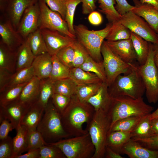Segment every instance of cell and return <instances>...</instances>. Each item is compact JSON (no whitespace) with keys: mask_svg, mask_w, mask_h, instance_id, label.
Returning <instances> with one entry per match:
<instances>
[{"mask_svg":"<svg viewBox=\"0 0 158 158\" xmlns=\"http://www.w3.org/2000/svg\"><path fill=\"white\" fill-rule=\"evenodd\" d=\"M93 107L88 103H83L74 96L68 104L61 114L63 126L71 137L79 136L88 133L82 125L92 119L95 112Z\"/></svg>","mask_w":158,"mask_h":158,"instance_id":"obj_1","label":"cell"},{"mask_svg":"<svg viewBox=\"0 0 158 158\" xmlns=\"http://www.w3.org/2000/svg\"><path fill=\"white\" fill-rule=\"evenodd\" d=\"M153 109V107L145 103L142 97L134 99L126 96H121L111 97L106 112L111 120V128L118 120L132 116H144L151 114Z\"/></svg>","mask_w":158,"mask_h":158,"instance_id":"obj_2","label":"cell"},{"mask_svg":"<svg viewBox=\"0 0 158 158\" xmlns=\"http://www.w3.org/2000/svg\"><path fill=\"white\" fill-rule=\"evenodd\" d=\"M131 71L126 74L118 75L113 83L108 87L110 96L115 97L126 96L134 99L142 97L145 87L138 66L134 63H129Z\"/></svg>","mask_w":158,"mask_h":158,"instance_id":"obj_3","label":"cell"},{"mask_svg":"<svg viewBox=\"0 0 158 158\" xmlns=\"http://www.w3.org/2000/svg\"><path fill=\"white\" fill-rule=\"evenodd\" d=\"M37 129L47 144L71 137L64 130L60 114L53 104L51 98L45 108Z\"/></svg>","mask_w":158,"mask_h":158,"instance_id":"obj_4","label":"cell"},{"mask_svg":"<svg viewBox=\"0 0 158 158\" xmlns=\"http://www.w3.org/2000/svg\"><path fill=\"white\" fill-rule=\"evenodd\" d=\"M111 126L110 118L107 112L102 109L95 111L92 119L87 123L86 130L95 149L92 158L104 157L107 138Z\"/></svg>","mask_w":158,"mask_h":158,"instance_id":"obj_5","label":"cell"},{"mask_svg":"<svg viewBox=\"0 0 158 158\" xmlns=\"http://www.w3.org/2000/svg\"><path fill=\"white\" fill-rule=\"evenodd\" d=\"M112 25V23H109L104 28L98 30H90L82 24L74 25L76 39L84 47L89 55L97 62L103 61L101 46Z\"/></svg>","mask_w":158,"mask_h":158,"instance_id":"obj_6","label":"cell"},{"mask_svg":"<svg viewBox=\"0 0 158 158\" xmlns=\"http://www.w3.org/2000/svg\"><path fill=\"white\" fill-rule=\"evenodd\" d=\"M47 144L58 147L67 158H92L95 151L88 133Z\"/></svg>","mask_w":158,"mask_h":158,"instance_id":"obj_7","label":"cell"},{"mask_svg":"<svg viewBox=\"0 0 158 158\" xmlns=\"http://www.w3.org/2000/svg\"><path fill=\"white\" fill-rule=\"evenodd\" d=\"M153 44L150 42L149 51L145 63L138 66L139 72L145 87V93L150 103L158 101V71L154 64Z\"/></svg>","mask_w":158,"mask_h":158,"instance_id":"obj_8","label":"cell"},{"mask_svg":"<svg viewBox=\"0 0 158 158\" xmlns=\"http://www.w3.org/2000/svg\"><path fill=\"white\" fill-rule=\"evenodd\" d=\"M103 62L108 87L113 83L119 75L126 74L131 71L129 63H127L114 54L104 41L101 47Z\"/></svg>","mask_w":158,"mask_h":158,"instance_id":"obj_9","label":"cell"},{"mask_svg":"<svg viewBox=\"0 0 158 158\" xmlns=\"http://www.w3.org/2000/svg\"><path fill=\"white\" fill-rule=\"evenodd\" d=\"M120 22L131 32L153 44H158V34L142 17L132 11L121 16Z\"/></svg>","mask_w":158,"mask_h":158,"instance_id":"obj_10","label":"cell"},{"mask_svg":"<svg viewBox=\"0 0 158 158\" xmlns=\"http://www.w3.org/2000/svg\"><path fill=\"white\" fill-rule=\"evenodd\" d=\"M40 11V22L39 29H47L57 31L73 38L75 35L69 31L65 20L58 13L50 9L44 0H39Z\"/></svg>","mask_w":158,"mask_h":158,"instance_id":"obj_11","label":"cell"},{"mask_svg":"<svg viewBox=\"0 0 158 158\" xmlns=\"http://www.w3.org/2000/svg\"><path fill=\"white\" fill-rule=\"evenodd\" d=\"M40 22V11L38 2L25 10L16 31L25 40L30 34L39 29Z\"/></svg>","mask_w":158,"mask_h":158,"instance_id":"obj_12","label":"cell"},{"mask_svg":"<svg viewBox=\"0 0 158 158\" xmlns=\"http://www.w3.org/2000/svg\"><path fill=\"white\" fill-rule=\"evenodd\" d=\"M40 30L47 52L51 56L56 55L60 49L65 47L72 45L76 39L73 38L56 30L47 29Z\"/></svg>","mask_w":158,"mask_h":158,"instance_id":"obj_13","label":"cell"},{"mask_svg":"<svg viewBox=\"0 0 158 158\" xmlns=\"http://www.w3.org/2000/svg\"><path fill=\"white\" fill-rule=\"evenodd\" d=\"M0 18V40L11 49L17 50L24 40L6 16L1 15Z\"/></svg>","mask_w":158,"mask_h":158,"instance_id":"obj_14","label":"cell"},{"mask_svg":"<svg viewBox=\"0 0 158 158\" xmlns=\"http://www.w3.org/2000/svg\"><path fill=\"white\" fill-rule=\"evenodd\" d=\"M30 107L25 106L17 99L5 106H0V120H8L16 130Z\"/></svg>","mask_w":158,"mask_h":158,"instance_id":"obj_15","label":"cell"},{"mask_svg":"<svg viewBox=\"0 0 158 158\" xmlns=\"http://www.w3.org/2000/svg\"><path fill=\"white\" fill-rule=\"evenodd\" d=\"M39 0H7L5 10L3 15L11 21L16 30L21 17L28 7Z\"/></svg>","mask_w":158,"mask_h":158,"instance_id":"obj_16","label":"cell"},{"mask_svg":"<svg viewBox=\"0 0 158 158\" xmlns=\"http://www.w3.org/2000/svg\"><path fill=\"white\" fill-rule=\"evenodd\" d=\"M106 42L112 51L125 62L133 63L136 60V54L130 38Z\"/></svg>","mask_w":158,"mask_h":158,"instance_id":"obj_17","label":"cell"},{"mask_svg":"<svg viewBox=\"0 0 158 158\" xmlns=\"http://www.w3.org/2000/svg\"><path fill=\"white\" fill-rule=\"evenodd\" d=\"M134 6L132 11L142 18L158 34V10L152 5L133 0Z\"/></svg>","mask_w":158,"mask_h":158,"instance_id":"obj_18","label":"cell"},{"mask_svg":"<svg viewBox=\"0 0 158 158\" xmlns=\"http://www.w3.org/2000/svg\"><path fill=\"white\" fill-rule=\"evenodd\" d=\"M121 154L130 158H158V150L148 149L131 139L124 145Z\"/></svg>","mask_w":158,"mask_h":158,"instance_id":"obj_19","label":"cell"},{"mask_svg":"<svg viewBox=\"0 0 158 158\" xmlns=\"http://www.w3.org/2000/svg\"><path fill=\"white\" fill-rule=\"evenodd\" d=\"M40 80L35 76L24 87L17 100L28 107L37 102L40 94Z\"/></svg>","mask_w":158,"mask_h":158,"instance_id":"obj_20","label":"cell"},{"mask_svg":"<svg viewBox=\"0 0 158 158\" xmlns=\"http://www.w3.org/2000/svg\"><path fill=\"white\" fill-rule=\"evenodd\" d=\"M32 66L35 76L40 80L49 78L52 67V56L47 52L35 56Z\"/></svg>","mask_w":158,"mask_h":158,"instance_id":"obj_21","label":"cell"},{"mask_svg":"<svg viewBox=\"0 0 158 158\" xmlns=\"http://www.w3.org/2000/svg\"><path fill=\"white\" fill-rule=\"evenodd\" d=\"M44 108L37 102L32 106L22 119L20 124L28 130L37 129L43 114Z\"/></svg>","mask_w":158,"mask_h":158,"instance_id":"obj_22","label":"cell"},{"mask_svg":"<svg viewBox=\"0 0 158 158\" xmlns=\"http://www.w3.org/2000/svg\"><path fill=\"white\" fill-rule=\"evenodd\" d=\"M131 131H115L109 132L107 135L106 146L121 154L124 145L131 139Z\"/></svg>","mask_w":158,"mask_h":158,"instance_id":"obj_23","label":"cell"},{"mask_svg":"<svg viewBox=\"0 0 158 158\" xmlns=\"http://www.w3.org/2000/svg\"><path fill=\"white\" fill-rule=\"evenodd\" d=\"M69 78L78 85L104 83L95 74L85 71L80 67L70 68Z\"/></svg>","mask_w":158,"mask_h":158,"instance_id":"obj_24","label":"cell"},{"mask_svg":"<svg viewBox=\"0 0 158 158\" xmlns=\"http://www.w3.org/2000/svg\"><path fill=\"white\" fill-rule=\"evenodd\" d=\"M111 99L108 86L106 83H104L97 93L90 98L87 102L93 107L95 111L102 109L106 111Z\"/></svg>","mask_w":158,"mask_h":158,"instance_id":"obj_25","label":"cell"},{"mask_svg":"<svg viewBox=\"0 0 158 158\" xmlns=\"http://www.w3.org/2000/svg\"><path fill=\"white\" fill-rule=\"evenodd\" d=\"M35 57L26 38L17 50L16 71L31 66Z\"/></svg>","mask_w":158,"mask_h":158,"instance_id":"obj_26","label":"cell"},{"mask_svg":"<svg viewBox=\"0 0 158 158\" xmlns=\"http://www.w3.org/2000/svg\"><path fill=\"white\" fill-rule=\"evenodd\" d=\"M17 50L11 49L0 41V68L6 69L13 73L16 72Z\"/></svg>","mask_w":158,"mask_h":158,"instance_id":"obj_27","label":"cell"},{"mask_svg":"<svg viewBox=\"0 0 158 158\" xmlns=\"http://www.w3.org/2000/svg\"><path fill=\"white\" fill-rule=\"evenodd\" d=\"M130 38L136 55V60L139 65L146 62L148 56L150 42L138 35L131 32Z\"/></svg>","mask_w":158,"mask_h":158,"instance_id":"obj_28","label":"cell"},{"mask_svg":"<svg viewBox=\"0 0 158 158\" xmlns=\"http://www.w3.org/2000/svg\"><path fill=\"white\" fill-rule=\"evenodd\" d=\"M26 39L32 51L35 56L48 52L44 40L40 29L30 34Z\"/></svg>","mask_w":158,"mask_h":158,"instance_id":"obj_29","label":"cell"},{"mask_svg":"<svg viewBox=\"0 0 158 158\" xmlns=\"http://www.w3.org/2000/svg\"><path fill=\"white\" fill-rule=\"evenodd\" d=\"M78 85L71 78H66L54 81L53 93L61 94L72 98L75 94Z\"/></svg>","mask_w":158,"mask_h":158,"instance_id":"obj_30","label":"cell"},{"mask_svg":"<svg viewBox=\"0 0 158 158\" xmlns=\"http://www.w3.org/2000/svg\"><path fill=\"white\" fill-rule=\"evenodd\" d=\"M28 82L8 86L0 92V106H5L18 99Z\"/></svg>","mask_w":158,"mask_h":158,"instance_id":"obj_31","label":"cell"},{"mask_svg":"<svg viewBox=\"0 0 158 158\" xmlns=\"http://www.w3.org/2000/svg\"><path fill=\"white\" fill-rule=\"evenodd\" d=\"M16 130V134L13 138L14 147V155L13 158L26 151L27 147L28 129L25 126L20 124Z\"/></svg>","mask_w":158,"mask_h":158,"instance_id":"obj_32","label":"cell"},{"mask_svg":"<svg viewBox=\"0 0 158 158\" xmlns=\"http://www.w3.org/2000/svg\"><path fill=\"white\" fill-rule=\"evenodd\" d=\"M150 114L144 116L131 132L132 139L146 138L151 136Z\"/></svg>","mask_w":158,"mask_h":158,"instance_id":"obj_33","label":"cell"},{"mask_svg":"<svg viewBox=\"0 0 158 158\" xmlns=\"http://www.w3.org/2000/svg\"><path fill=\"white\" fill-rule=\"evenodd\" d=\"M131 31L119 21L112 23L105 39L107 41H116L130 38Z\"/></svg>","mask_w":158,"mask_h":158,"instance_id":"obj_34","label":"cell"},{"mask_svg":"<svg viewBox=\"0 0 158 158\" xmlns=\"http://www.w3.org/2000/svg\"><path fill=\"white\" fill-rule=\"evenodd\" d=\"M103 83L78 85L74 96L80 102L87 103L90 98L97 93Z\"/></svg>","mask_w":158,"mask_h":158,"instance_id":"obj_35","label":"cell"},{"mask_svg":"<svg viewBox=\"0 0 158 158\" xmlns=\"http://www.w3.org/2000/svg\"><path fill=\"white\" fill-rule=\"evenodd\" d=\"M99 11L104 13L109 23H113L120 20L121 16L116 10L115 0H97Z\"/></svg>","mask_w":158,"mask_h":158,"instance_id":"obj_36","label":"cell"},{"mask_svg":"<svg viewBox=\"0 0 158 158\" xmlns=\"http://www.w3.org/2000/svg\"><path fill=\"white\" fill-rule=\"evenodd\" d=\"M80 68L85 71L95 74L104 83L107 82L106 76L103 61L97 62L89 55Z\"/></svg>","mask_w":158,"mask_h":158,"instance_id":"obj_37","label":"cell"},{"mask_svg":"<svg viewBox=\"0 0 158 158\" xmlns=\"http://www.w3.org/2000/svg\"><path fill=\"white\" fill-rule=\"evenodd\" d=\"M54 81L49 78L40 80L37 102L45 108L53 94Z\"/></svg>","mask_w":158,"mask_h":158,"instance_id":"obj_38","label":"cell"},{"mask_svg":"<svg viewBox=\"0 0 158 158\" xmlns=\"http://www.w3.org/2000/svg\"><path fill=\"white\" fill-rule=\"evenodd\" d=\"M144 116H132L118 120L112 125L109 132L131 131Z\"/></svg>","mask_w":158,"mask_h":158,"instance_id":"obj_39","label":"cell"},{"mask_svg":"<svg viewBox=\"0 0 158 158\" xmlns=\"http://www.w3.org/2000/svg\"><path fill=\"white\" fill-rule=\"evenodd\" d=\"M52 67L49 78L53 81L69 78L70 68L63 64L56 55L52 56Z\"/></svg>","mask_w":158,"mask_h":158,"instance_id":"obj_40","label":"cell"},{"mask_svg":"<svg viewBox=\"0 0 158 158\" xmlns=\"http://www.w3.org/2000/svg\"><path fill=\"white\" fill-rule=\"evenodd\" d=\"M34 76V71L32 66L21 69L16 71L13 74L8 86L14 85L28 82Z\"/></svg>","mask_w":158,"mask_h":158,"instance_id":"obj_41","label":"cell"},{"mask_svg":"<svg viewBox=\"0 0 158 158\" xmlns=\"http://www.w3.org/2000/svg\"><path fill=\"white\" fill-rule=\"evenodd\" d=\"M47 144L40 133L37 129L28 130L26 151L31 149L40 148Z\"/></svg>","mask_w":158,"mask_h":158,"instance_id":"obj_42","label":"cell"},{"mask_svg":"<svg viewBox=\"0 0 158 158\" xmlns=\"http://www.w3.org/2000/svg\"><path fill=\"white\" fill-rule=\"evenodd\" d=\"M80 2V0H66V11L65 20L67 24L70 32L74 35L73 25L74 14L77 6Z\"/></svg>","mask_w":158,"mask_h":158,"instance_id":"obj_43","label":"cell"},{"mask_svg":"<svg viewBox=\"0 0 158 158\" xmlns=\"http://www.w3.org/2000/svg\"><path fill=\"white\" fill-rule=\"evenodd\" d=\"M56 55L63 64L69 68L73 67L74 50L72 45L62 48L56 53Z\"/></svg>","mask_w":158,"mask_h":158,"instance_id":"obj_44","label":"cell"},{"mask_svg":"<svg viewBox=\"0 0 158 158\" xmlns=\"http://www.w3.org/2000/svg\"><path fill=\"white\" fill-rule=\"evenodd\" d=\"M72 46L74 50L73 67H80L89 54L84 47L75 39Z\"/></svg>","mask_w":158,"mask_h":158,"instance_id":"obj_45","label":"cell"},{"mask_svg":"<svg viewBox=\"0 0 158 158\" xmlns=\"http://www.w3.org/2000/svg\"><path fill=\"white\" fill-rule=\"evenodd\" d=\"M40 158H67L58 147L47 144L40 148Z\"/></svg>","mask_w":158,"mask_h":158,"instance_id":"obj_46","label":"cell"},{"mask_svg":"<svg viewBox=\"0 0 158 158\" xmlns=\"http://www.w3.org/2000/svg\"><path fill=\"white\" fill-rule=\"evenodd\" d=\"M14 155L13 139L8 136L0 140V158H13Z\"/></svg>","mask_w":158,"mask_h":158,"instance_id":"obj_47","label":"cell"},{"mask_svg":"<svg viewBox=\"0 0 158 158\" xmlns=\"http://www.w3.org/2000/svg\"><path fill=\"white\" fill-rule=\"evenodd\" d=\"M71 97L58 93H53L51 99L54 105L61 114L69 103Z\"/></svg>","mask_w":158,"mask_h":158,"instance_id":"obj_48","label":"cell"},{"mask_svg":"<svg viewBox=\"0 0 158 158\" xmlns=\"http://www.w3.org/2000/svg\"><path fill=\"white\" fill-rule=\"evenodd\" d=\"M51 10L60 14L65 20L66 11V0H44Z\"/></svg>","mask_w":158,"mask_h":158,"instance_id":"obj_49","label":"cell"},{"mask_svg":"<svg viewBox=\"0 0 158 158\" xmlns=\"http://www.w3.org/2000/svg\"><path fill=\"white\" fill-rule=\"evenodd\" d=\"M143 146L153 150H158V135L144 138L132 139Z\"/></svg>","mask_w":158,"mask_h":158,"instance_id":"obj_50","label":"cell"},{"mask_svg":"<svg viewBox=\"0 0 158 158\" xmlns=\"http://www.w3.org/2000/svg\"><path fill=\"white\" fill-rule=\"evenodd\" d=\"M0 139H3L8 136V134L14 127L8 120L5 119L0 120Z\"/></svg>","mask_w":158,"mask_h":158,"instance_id":"obj_51","label":"cell"},{"mask_svg":"<svg viewBox=\"0 0 158 158\" xmlns=\"http://www.w3.org/2000/svg\"><path fill=\"white\" fill-rule=\"evenodd\" d=\"M13 74L6 69L0 68V92L8 86Z\"/></svg>","mask_w":158,"mask_h":158,"instance_id":"obj_52","label":"cell"},{"mask_svg":"<svg viewBox=\"0 0 158 158\" xmlns=\"http://www.w3.org/2000/svg\"><path fill=\"white\" fill-rule=\"evenodd\" d=\"M116 4L115 8L118 13L122 16L132 11L134 6L130 4L126 0H115Z\"/></svg>","mask_w":158,"mask_h":158,"instance_id":"obj_53","label":"cell"},{"mask_svg":"<svg viewBox=\"0 0 158 158\" xmlns=\"http://www.w3.org/2000/svg\"><path fill=\"white\" fill-rule=\"evenodd\" d=\"M82 4V13L90 14L95 11L96 6L95 0H80Z\"/></svg>","mask_w":158,"mask_h":158,"instance_id":"obj_54","label":"cell"},{"mask_svg":"<svg viewBox=\"0 0 158 158\" xmlns=\"http://www.w3.org/2000/svg\"><path fill=\"white\" fill-rule=\"evenodd\" d=\"M88 19L90 23L94 25H98L101 24L103 20L100 13L95 11L90 13Z\"/></svg>","mask_w":158,"mask_h":158,"instance_id":"obj_55","label":"cell"},{"mask_svg":"<svg viewBox=\"0 0 158 158\" xmlns=\"http://www.w3.org/2000/svg\"><path fill=\"white\" fill-rule=\"evenodd\" d=\"M40 148L31 149L26 153L16 156L13 158H40Z\"/></svg>","mask_w":158,"mask_h":158,"instance_id":"obj_56","label":"cell"},{"mask_svg":"<svg viewBox=\"0 0 158 158\" xmlns=\"http://www.w3.org/2000/svg\"><path fill=\"white\" fill-rule=\"evenodd\" d=\"M104 157L106 158H124L120 154L118 153L106 146Z\"/></svg>","mask_w":158,"mask_h":158,"instance_id":"obj_57","label":"cell"},{"mask_svg":"<svg viewBox=\"0 0 158 158\" xmlns=\"http://www.w3.org/2000/svg\"><path fill=\"white\" fill-rule=\"evenodd\" d=\"M151 136L158 135V117L151 119Z\"/></svg>","mask_w":158,"mask_h":158,"instance_id":"obj_58","label":"cell"},{"mask_svg":"<svg viewBox=\"0 0 158 158\" xmlns=\"http://www.w3.org/2000/svg\"><path fill=\"white\" fill-rule=\"evenodd\" d=\"M153 59L155 65L158 71V44H153Z\"/></svg>","mask_w":158,"mask_h":158,"instance_id":"obj_59","label":"cell"},{"mask_svg":"<svg viewBox=\"0 0 158 158\" xmlns=\"http://www.w3.org/2000/svg\"><path fill=\"white\" fill-rule=\"evenodd\" d=\"M142 3L151 5L158 10V0H139Z\"/></svg>","mask_w":158,"mask_h":158,"instance_id":"obj_60","label":"cell"},{"mask_svg":"<svg viewBox=\"0 0 158 158\" xmlns=\"http://www.w3.org/2000/svg\"><path fill=\"white\" fill-rule=\"evenodd\" d=\"M7 0H0V11L1 14H3L5 11Z\"/></svg>","mask_w":158,"mask_h":158,"instance_id":"obj_61","label":"cell"},{"mask_svg":"<svg viewBox=\"0 0 158 158\" xmlns=\"http://www.w3.org/2000/svg\"><path fill=\"white\" fill-rule=\"evenodd\" d=\"M151 119L158 117V107L157 109L150 114Z\"/></svg>","mask_w":158,"mask_h":158,"instance_id":"obj_62","label":"cell"}]
</instances>
